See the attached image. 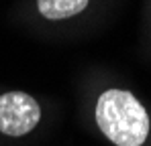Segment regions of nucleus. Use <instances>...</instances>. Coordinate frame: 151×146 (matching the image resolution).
<instances>
[{"mask_svg":"<svg viewBox=\"0 0 151 146\" xmlns=\"http://www.w3.org/2000/svg\"><path fill=\"white\" fill-rule=\"evenodd\" d=\"M96 124L116 146H141L149 134V116L145 108L125 89H108L98 97Z\"/></svg>","mask_w":151,"mask_h":146,"instance_id":"obj_1","label":"nucleus"},{"mask_svg":"<svg viewBox=\"0 0 151 146\" xmlns=\"http://www.w3.org/2000/svg\"><path fill=\"white\" fill-rule=\"evenodd\" d=\"M90 0H37L39 12L49 21H61L80 14Z\"/></svg>","mask_w":151,"mask_h":146,"instance_id":"obj_3","label":"nucleus"},{"mask_svg":"<svg viewBox=\"0 0 151 146\" xmlns=\"http://www.w3.org/2000/svg\"><path fill=\"white\" fill-rule=\"evenodd\" d=\"M41 120L37 99L25 91H6L0 96V132L6 136H25Z\"/></svg>","mask_w":151,"mask_h":146,"instance_id":"obj_2","label":"nucleus"}]
</instances>
